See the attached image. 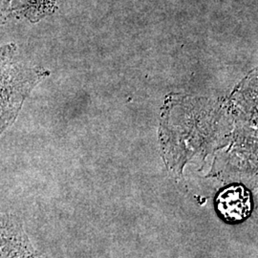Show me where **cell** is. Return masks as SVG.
<instances>
[{
    "instance_id": "obj_1",
    "label": "cell",
    "mask_w": 258,
    "mask_h": 258,
    "mask_svg": "<svg viewBox=\"0 0 258 258\" xmlns=\"http://www.w3.org/2000/svg\"><path fill=\"white\" fill-rule=\"evenodd\" d=\"M216 209L220 217L228 223L236 224L244 221L251 213L250 195L245 187L232 185L218 194Z\"/></svg>"
}]
</instances>
